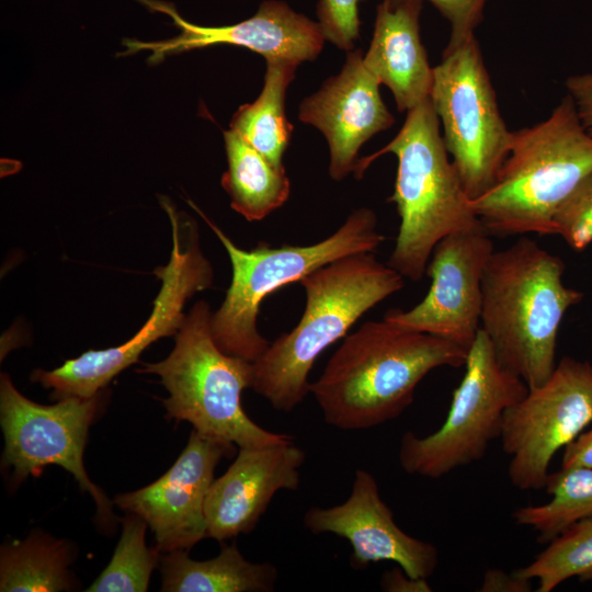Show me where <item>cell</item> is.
Wrapping results in <instances>:
<instances>
[{
	"label": "cell",
	"mask_w": 592,
	"mask_h": 592,
	"mask_svg": "<svg viewBox=\"0 0 592 592\" xmlns=\"http://www.w3.org/2000/svg\"><path fill=\"white\" fill-rule=\"evenodd\" d=\"M592 424V363L565 356L548 379L504 413L508 477L521 491L544 489L555 454Z\"/></svg>",
	"instance_id": "12"
},
{
	"label": "cell",
	"mask_w": 592,
	"mask_h": 592,
	"mask_svg": "<svg viewBox=\"0 0 592 592\" xmlns=\"http://www.w3.org/2000/svg\"><path fill=\"white\" fill-rule=\"evenodd\" d=\"M563 273V261L528 237L494 250L483 272L480 329L498 362L528 389L553 373L563 316L583 298Z\"/></svg>",
	"instance_id": "2"
},
{
	"label": "cell",
	"mask_w": 592,
	"mask_h": 592,
	"mask_svg": "<svg viewBox=\"0 0 592 592\" xmlns=\"http://www.w3.org/2000/svg\"><path fill=\"white\" fill-rule=\"evenodd\" d=\"M490 237L481 225L443 238L426 265L431 285L424 298L409 310L389 309L384 319L469 351L480 331L482 276L494 252Z\"/></svg>",
	"instance_id": "13"
},
{
	"label": "cell",
	"mask_w": 592,
	"mask_h": 592,
	"mask_svg": "<svg viewBox=\"0 0 592 592\" xmlns=\"http://www.w3.org/2000/svg\"><path fill=\"white\" fill-rule=\"evenodd\" d=\"M592 171V136L567 94L538 124L513 132L494 184L470 205L491 236L555 235V216Z\"/></svg>",
	"instance_id": "5"
},
{
	"label": "cell",
	"mask_w": 592,
	"mask_h": 592,
	"mask_svg": "<svg viewBox=\"0 0 592 592\" xmlns=\"http://www.w3.org/2000/svg\"><path fill=\"white\" fill-rule=\"evenodd\" d=\"M305 458V452L293 440L239 448L235 462L208 489L206 537L221 543L253 531L280 490L298 489Z\"/></svg>",
	"instance_id": "18"
},
{
	"label": "cell",
	"mask_w": 592,
	"mask_h": 592,
	"mask_svg": "<svg viewBox=\"0 0 592 592\" xmlns=\"http://www.w3.org/2000/svg\"><path fill=\"white\" fill-rule=\"evenodd\" d=\"M451 24V36L446 46H456L475 35L482 21L487 0H428Z\"/></svg>",
	"instance_id": "29"
},
{
	"label": "cell",
	"mask_w": 592,
	"mask_h": 592,
	"mask_svg": "<svg viewBox=\"0 0 592 592\" xmlns=\"http://www.w3.org/2000/svg\"><path fill=\"white\" fill-rule=\"evenodd\" d=\"M363 0H319L318 24L326 38L339 49L350 52L360 38V2Z\"/></svg>",
	"instance_id": "28"
},
{
	"label": "cell",
	"mask_w": 592,
	"mask_h": 592,
	"mask_svg": "<svg viewBox=\"0 0 592 592\" xmlns=\"http://www.w3.org/2000/svg\"><path fill=\"white\" fill-rule=\"evenodd\" d=\"M382 590L387 592H431L432 588L424 578H413L399 566L386 571L380 580Z\"/></svg>",
	"instance_id": "33"
},
{
	"label": "cell",
	"mask_w": 592,
	"mask_h": 592,
	"mask_svg": "<svg viewBox=\"0 0 592 592\" xmlns=\"http://www.w3.org/2000/svg\"><path fill=\"white\" fill-rule=\"evenodd\" d=\"M361 49L348 52L341 71L299 105L300 122L319 129L329 148V175L342 181L353 173L361 147L395 123L378 79L366 68Z\"/></svg>",
	"instance_id": "17"
},
{
	"label": "cell",
	"mask_w": 592,
	"mask_h": 592,
	"mask_svg": "<svg viewBox=\"0 0 592 592\" xmlns=\"http://www.w3.org/2000/svg\"><path fill=\"white\" fill-rule=\"evenodd\" d=\"M101 391L91 398L67 397L41 405L24 397L8 374L0 378V423L4 436L2 467L12 468V483L39 476L47 465L69 471L89 492L101 524L114 521L112 503L88 477L83 453L89 428L103 403Z\"/></svg>",
	"instance_id": "11"
},
{
	"label": "cell",
	"mask_w": 592,
	"mask_h": 592,
	"mask_svg": "<svg viewBox=\"0 0 592 592\" xmlns=\"http://www.w3.org/2000/svg\"><path fill=\"white\" fill-rule=\"evenodd\" d=\"M513 573L537 580V592H551L571 578L592 581V514L566 527L532 562Z\"/></svg>",
	"instance_id": "25"
},
{
	"label": "cell",
	"mask_w": 592,
	"mask_h": 592,
	"mask_svg": "<svg viewBox=\"0 0 592 592\" xmlns=\"http://www.w3.org/2000/svg\"><path fill=\"white\" fill-rule=\"evenodd\" d=\"M303 522L315 535L330 533L345 538L355 568L392 561L410 577L429 579L439 563L433 544L405 533L396 524L375 477L365 469L355 471L351 494L343 503L309 508Z\"/></svg>",
	"instance_id": "16"
},
{
	"label": "cell",
	"mask_w": 592,
	"mask_h": 592,
	"mask_svg": "<svg viewBox=\"0 0 592 592\" xmlns=\"http://www.w3.org/2000/svg\"><path fill=\"white\" fill-rule=\"evenodd\" d=\"M187 203L219 239L231 263V283L224 301L212 314L213 338L225 353L250 362L261 356L270 344L257 326L260 306L266 296L337 259L375 252L386 240L378 230L375 212L361 207L333 234L316 243L272 247L261 241L254 249L243 250L191 200Z\"/></svg>",
	"instance_id": "6"
},
{
	"label": "cell",
	"mask_w": 592,
	"mask_h": 592,
	"mask_svg": "<svg viewBox=\"0 0 592 592\" xmlns=\"http://www.w3.org/2000/svg\"><path fill=\"white\" fill-rule=\"evenodd\" d=\"M138 373L156 374L169 391L163 406L169 418L187 421L193 430L239 448L263 447L293 437L263 429L242 408L241 395L253 385V362L221 351L212 334L208 303L197 301L175 334L164 360L144 364Z\"/></svg>",
	"instance_id": "7"
},
{
	"label": "cell",
	"mask_w": 592,
	"mask_h": 592,
	"mask_svg": "<svg viewBox=\"0 0 592 592\" xmlns=\"http://www.w3.org/2000/svg\"><path fill=\"white\" fill-rule=\"evenodd\" d=\"M565 84L584 129L592 136V73L570 76Z\"/></svg>",
	"instance_id": "30"
},
{
	"label": "cell",
	"mask_w": 592,
	"mask_h": 592,
	"mask_svg": "<svg viewBox=\"0 0 592 592\" xmlns=\"http://www.w3.org/2000/svg\"><path fill=\"white\" fill-rule=\"evenodd\" d=\"M228 168L221 186L231 208L249 221L262 220L284 205L291 182L284 167L274 166L232 129L224 132Z\"/></svg>",
	"instance_id": "21"
},
{
	"label": "cell",
	"mask_w": 592,
	"mask_h": 592,
	"mask_svg": "<svg viewBox=\"0 0 592 592\" xmlns=\"http://www.w3.org/2000/svg\"><path fill=\"white\" fill-rule=\"evenodd\" d=\"M71 546L41 532L24 540L2 545L0 554L1 592H54L76 589L69 572Z\"/></svg>",
	"instance_id": "23"
},
{
	"label": "cell",
	"mask_w": 592,
	"mask_h": 592,
	"mask_svg": "<svg viewBox=\"0 0 592 592\" xmlns=\"http://www.w3.org/2000/svg\"><path fill=\"white\" fill-rule=\"evenodd\" d=\"M135 1L151 12L168 15L180 31L174 37L159 41L124 38V50L119 56L146 50L150 53L148 61L152 65L172 55L220 44L248 48L260 54L265 60L289 59L301 64L316 59L326 41L318 22L278 0H265L252 16L221 26L192 23L169 1Z\"/></svg>",
	"instance_id": "14"
},
{
	"label": "cell",
	"mask_w": 592,
	"mask_h": 592,
	"mask_svg": "<svg viewBox=\"0 0 592 592\" xmlns=\"http://www.w3.org/2000/svg\"><path fill=\"white\" fill-rule=\"evenodd\" d=\"M423 0H382L372 39L363 56L366 68L386 86L399 112H408L430 98L431 67L420 36Z\"/></svg>",
	"instance_id": "19"
},
{
	"label": "cell",
	"mask_w": 592,
	"mask_h": 592,
	"mask_svg": "<svg viewBox=\"0 0 592 592\" xmlns=\"http://www.w3.org/2000/svg\"><path fill=\"white\" fill-rule=\"evenodd\" d=\"M123 531L114 554L88 592H144L159 560V549L146 545V521L135 513L123 520Z\"/></svg>",
	"instance_id": "26"
},
{
	"label": "cell",
	"mask_w": 592,
	"mask_h": 592,
	"mask_svg": "<svg viewBox=\"0 0 592 592\" xmlns=\"http://www.w3.org/2000/svg\"><path fill=\"white\" fill-rule=\"evenodd\" d=\"M561 468H592V426L563 446Z\"/></svg>",
	"instance_id": "31"
},
{
	"label": "cell",
	"mask_w": 592,
	"mask_h": 592,
	"mask_svg": "<svg viewBox=\"0 0 592 592\" xmlns=\"http://www.w3.org/2000/svg\"><path fill=\"white\" fill-rule=\"evenodd\" d=\"M306 295L298 323L253 362V385L276 410L291 412L310 392L317 358L369 309L399 292L405 277L374 252L346 255L304 276Z\"/></svg>",
	"instance_id": "3"
},
{
	"label": "cell",
	"mask_w": 592,
	"mask_h": 592,
	"mask_svg": "<svg viewBox=\"0 0 592 592\" xmlns=\"http://www.w3.org/2000/svg\"><path fill=\"white\" fill-rule=\"evenodd\" d=\"M544 489L550 500L540 505L514 510L520 526L532 528L542 544L549 543L566 527L592 514V468H572L549 473Z\"/></svg>",
	"instance_id": "24"
},
{
	"label": "cell",
	"mask_w": 592,
	"mask_h": 592,
	"mask_svg": "<svg viewBox=\"0 0 592 592\" xmlns=\"http://www.w3.org/2000/svg\"><path fill=\"white\" fill-rule=\"evenodd\" d=\"M163 592H271L277 569L270 562H250L236 543L223 545L219 555L194 560L187 550H172L160 558Z\"/></svg>",
	"instance_id": "20"
},
{
	"label": "cell",
	"mask_w": 592,
	"mask_h": 592,
	"mask_svg": "<svg viewBox=\"0 0 592 592\" xmlns=\"http://www.w3.org/2000/svg\"><path fill=\"white\" fill-rule=\"evenodd\" d=\"M160 202L172 226L173 247L168 264L155 271L161 287L149 319L118 346L89 350L52 371L35 369L32 382L53 389L52 399L95 396L118 373L137 362L152 342L177 334L186 316L183 312L186 300L212 286L214 271L202 252L196 224L177 212L167 198Z\"/></svg>",
	"instance_id": "8"
},
{
	"label": "cell",
	"mask_w": 592,
	"mask_h": 592,
	"mask_svg": "<svg viewBox=\"0 0 592 592\" xmlns=\"http://www.w3.org/2000/svg\"><path fill=\"white\" fill-rule=\"evenodd\" d=\"M468 351L448 340L383 318L344 337L317 380L310 383L327 424L368 430L398 418L419 383L433 369L464 367Z\"/></svg>",
	"instance_id": "1"
},
{
	"label": "cell",
	"mask_w": 592,
	"mask_h": 592,
	"mask_svg": "<svg viewBox=\"0 0 592 592\" xmlns=\"http://www.w3.org/2000/svg\"><path fill=\"white\" fill-rule=\"evenodd\" d=\"M464 368L443 424L423 437L411 431L401 436L398 459L407 474L437 479L480 460L489 444L501 436L505 411L528 391L520 377L498 362L481 329Z\"/></svg>",
	"instance_id": "9"
},
{
	"label": "cell",
	"mask_w": 592,
	"mask_h": 592,
	"mask_svg": "<svg viewBox=\"0 0 592 592\" xmlns=\"http://www.w3.org/2000/svg\"><path fill=\"white\" fill-rule=\"evenodd\" d=\"M385 153L397 158L394 193L400 224L387 264L405 278L419 282L435 246L452 232L481 226L460 177L444 146L440 119L431 99L407 112L394 139L377 152L358 159L353 172L361 179Z\"/></svg>",
	"instance_id": "4"
},
{
	"label": "cell",
	"mask_w": 592,
	"mask_h": 592,
	"mask_svg": "<svg viewBox=\"0 0 592 592\" xmlns=\"http://www.w3.org/2000/svg\"><path fill=\"white\" fill-rule=\"evenodd\" d=\"M444 146L470 200L496 182L513 132L500 113L476 36L446 46L430 94Z\"/></svg>",
	"instance_id": "10"
},
{
	"label": "cell",
	"mask_w": 592,
	"mask_h": 592,
	"mask_svg": "<svg viewBox=\"0 0 592 592\" xmlns=\"http://www.w3.org/2000/svg\"><path fill=\"white\" fill-rule=\"evenodd\" d=\"M555 235L578 251L592 243V171L559 207L555 216Z\"/></svg>",
	"instance_id": "27"
},
{
	"label": "cell",
	"mask_w": 592,
	"mask_h": 592,
	"mask_svg": "<svg viewBox=\"0 0 592 592\" xmlns=\"http://www.w3.org/2000/svg\"><path fill=\"white\" fill-rule=\"evenodd\" d=\"M235 446L193 430L168 471L141 489L117 494L114 503L146 521L160 553L189 550L206 537V496L216 466Z\"/></svg>",
	"instance_id": "15"
},
{
	"label": "cell",
	"mask_w": 592,
	"mask_h": 592,
	"mask_svg": "<svg viewBox=\"0 0 592 592\" xmlns=\"http://www.w3.org/2000/svg\"><path fill=\"white\" fill-rule=\"evenodd\" d=\"M265 61L266 71L260 95L235 112L229 127L274 166L284 167L282 158L293 132L285 113V99L300 64L289 59Z\"/></svg>",
	"instance_id": "22"
},
{
	"label": "cell",
	"mask_w": 592,
	"mask_h": 592,
	"mask_svg": "<svg viewBox=\"0 0 592 592\" xmlns=\"http://www.w3.org/2000/svg\"><path fill=\"white\" fill-rule=\"evenodd\" d=\"M481 592H530L532 580L521 578L502 569H488L478 589Z\"/></svg>",
	"instance_id": "32"
}]
</instances>
